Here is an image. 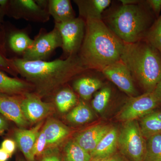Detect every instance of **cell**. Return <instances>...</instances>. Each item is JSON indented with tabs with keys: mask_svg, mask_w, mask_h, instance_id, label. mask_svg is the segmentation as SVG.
Masks as SVG:
<instances>
[{
	"mask_svg": "<svg viewBox=\"0 0 161 161\" xmlns=\"http://www.w3.org/2000/svg\"><path fill=\"white\" fill-rule=\"evenodd\" d=\"M12 59L18 74L31 84L35 94L40 98L49 95L72 78L87 70L77 54L51 61Z\"/></svg>",
	"mask_w": 161,
	"mask_h": 161,
	"instance_id": "cell-1",
	"label": "cell"
},
{
	"mask_svg": "<svg viewBox=\"0 0 161 161\" xmlns=\"http://www.w3.org/2000/svg\"><path fill=\"white\" fill-rule=\"evenodd\" d=\"M78 56L87 69L102 71L120 60L125 43L102 19H87Z\"/></svg>",
	"mask_w": 161,
	"mask_h": 161,
	"instance_id": "cell-2",
	"label": "cell"
},
{
	"mask_svg": "<svg viewBox=\"0 0 161 161\" xmlns=\"http://www.w3.org/2000/svg\"><path fill=\"white\" fill-rule=\"evenodd\" d=\"M120 60L145 93L152 92L161 80V54L146 40L125 43Z\"/></svg>",
	"mask_w": 161,
	"mask_h": 161,
	"instance_id": "cell-3",
	"label": "cell"
},
{
	"mask_svg": "<svg viewBox=\"0 0 161 161\" xmlns=\"http://www.w3.org/2000/svg\"><path fill=\"white\" fill-rule=\"evenodd\" d=\"M139 3L121 5L107 19V26L124 43H134L143 40L151 26L150 14Z\"/></svg>",
	"mask_w": 161,
	"mask_h": 161,
	"instance_id": "cell-4",
	"label": "cell"
},
{
	"mask_svg": "<svg viewBox=\"0 0 161 161\" xmlns=\"http://www.w3.org/2000/svg\"><path fill=\"white\" fill-rule=\"evenodd\" d=\"M118 147L122 155L128 161H143L146 140L137 120L124 123L119 132Z\"/></svg>",
	"mask_w": 161,
	"mask_h": 161,
	"instance_id": "cell-5",
	"label": "cell"
},
{
	"mask_svg": "<svg viewBox=\"0 0 161 161\" xmlns=\"http://www.w3.org/2000/svg\"><path fill=\"white\" fill-rule=\"evenodd\" d=\"M161 104L152 92L130 97L117 114L116 118L124 123L136 120L154 111Z\"/></svg>",
	"mask_w": 161,
	"mask_h": 161,
	"instance_id": "cell-6",
	"label": "cell"
},
{
	"mask_svg": "<svg viewBox=\"0 0 161 161\" xmlns=\"http://www.w3.org/2000/svg\"><path fill=\"white\" fill-rule=\"evenodd\" d=\"M61 36L54 27L49 32L43 31L33 40L30 47L24 52L22 59L28 61H45L58 47H62Z\"/></svg>",
	"mask_w": 161,
	"mask_h": 161,
	"instance_id": "cell-7",
	"label": "cell"
},
{
	"mask_svg": "<svg viewBox=\"0 0 161 161\" xmlns=\"http://www.w3.org/2000/svg\"><path fill=\"white\" fill-rule=\"evenodd\" d=\"M85 26V21L80 17L64 23H55L62 39L61 47L67 58L77 54L79 51L84 37Z\"/></svg>",
	"mask_w": 161,
	"mask_h": 161,
	"instance_id": "cell-8",
	"label": "cell"
},
{
	"mask_svg": "<svg viewBox=\"0 0 161 161\" xmlns=\"http://www.w3.org/2000/svg\"><path fill=\"white\" fill-rule=\"evenodd\" d=\"M6 15L15 19H23L42 23L47 22L50 16L47 9L41 7L36 1L33 0L9 1Z\"/></svg>",
	"mask_w": 161,
	"mask_h": 161,
	"instance_id": "cell-9",
	"label": "cell"
},
{
	"mask_svg": "<svg viewBox=\"0 0 161 161\" xmlns=\"http://www.w3.org/2000/svg\"><path fill=\"white\" fill-rule=\"evenodd\" d=\"M101 72L108 79L129 97L138 96L132 75L121 60L107 66Z\"/></svg>",
	"mask_w": 161,
	"mask_h": 161,
	"instance_id": "cell-10",
	"label": "cell"
},
{
	"mask_svg": "<svg viewBox=\"0 0 161 161\" xmlns=\"http://www.w3.org/2000/svg\"><path fill=\"white\" fill-rule=\"evenodd\" d=\"M21 107L25 118L28 122L36 123L51 113L53 105L44 102L33 93H26L21 98Z\"/></svg>",
	"mask_w": 161,
	"mask_h": 161,
	"instance_id": "cell-11",
	"label": "cell"
},
{
	"mask_svg": "<svg viewBox=\"0 0 161 161\" xmlns=\"http://www.w3.org/2000/svg\"><path fill=\"white\" fill-rule=\"evenodd\" d=\"M19 96L0 93V114L23 128L29 122L23 115L21 107L22 98Z\"/></svg>",
	"mask_w": 161,
	"mask_h": 161,
	"instance_id": "cell-12",
	"label": "cell"
},
{
	"mask_svg": "<svg viewBox=\"0 0 161 161\" xmlns=\"http://www.w3.org/2000/svg\"><path fill=\"white\" fill-rule=\"evenodd\" d=\"M111 127L108 125H95L80 132L74 140L87 152L91 153L93 151Z\"/></svg>",
	"mask_w": 161,
	"mask_h": 161,
	"instance_id": "cell-13",
	"label": "cell"
},
{
	"mask_svg": "<svg viewBox=\"0 0 161 161\" xmlns=\"http://www.w3.org/2000/svg\"><path fill=\"white\" fill-rule=\"evenodd\" d=\"M42 125V122H40L30 130L19 129L15 130V140L28 161H35L33 149Z\"/></svg>",
	"mask_w": 161,
	"mask_h": 161,
	"instance_id": "cell-14",
	"label": "cell"
},
{
	"mask_svg": "<svg viewBox=\"0 0 161 161\" xmlns=\"http://www.w3.org/2000/svg\"><path fill=\"white\" fill-rule=\"evenodd\" d=\"M32 85L22 79L11 78L0 70V93L14 96H23L33 89Z\"/></svg>",
	"mask_w": 161,
	"mask_h": 161,
	"instance_id": "cell-15",
	"label": "cell"
},
{
	"mask_svg": "<svg viewBox=\"0 0 161 161\" xmlns=\"http://www.w3.org/2000/svg\"><path fill=\"white\" fill-rule=\"evenodd\" d=\"M119 131L115 127H111L95 147L90 153L93 159L105 158L116 153L118 148Z\"/></svg>",
	"mask_w": 161,
	"mask_h": 161,
	"instance_id": "cell-16",
	"label": "cell"
},
{
	"mask_svg": "<svg viewBox=\"0 0 161 161\" xmlns=\"http://www.w3.org/2000/svg\"><path fill=\"white\" fill-rule=\"evenodd\" d=\"M79 9L80 17L102 19V14L111 4V0H77L74 1Z\"/></svg>",
	"mask_w": 161,
	"mask_h": 161,
	"instance_id": "cell-17",
	"label": "cell"
},
{
	"mask_svg": "<svg viewBox=\"0 0 161 161\" xmlns=\"http://www.w3.org/2000/svg\"><path fill=\"white\" fill-rule=\"evenodd\" d=\"M43 130L46 136L47 146H54L61 142L69 135V128L60 121L49 119Z\"/></svg>",
	"mask_w": 161,
	"mask_h": 161,
	"instance_id": "cell-18",
	"label": "cell"
},
{
	"mask_svg": "<svg viewBox=\"0 0 161 161\" xmlns=\"http://www.w3.org/2000/svg\"><path fill=\"white\" fill-rule=\"evenodd\" d=\"M47 10L54 19L55 23H60L75 19V12L69 0L48 1Z\"/></svg>",
	"mask_w": 161,
	"mask_h": 161,
	"instance_id": "cell-19",
	"label": "cell"
},
{
	"mask_svg": "<svg viewBox=\"0 0 161 161\" xmlns=\"http://www.w3.org/2000/svg\"><path fill=\"white\" fill-rule=\"evenodd\" d=\"M33 42V40L24 31L14 30L7 33L6 31V49L8 47L14 53L23 55Z\"/></svg>",
	"mask_w": 161,
	"mask_h": 161,
	"instance_id": "cell-20",
	"label": "cell"
},
{
	"mask_svg": "<svg viewBox=\"0 0 161 161\" xmlns=\"http://www.w3.org/2000/svg\"><path fill=\"white\" fill-rule=\"evenodd\" d=\"M103 84L98 78L91 77H83L75 80L73 84L74 90L81 98L88 100L92 95L102 88Z\"/></svg>",
	"mask_w": 161,
	"mask_h": 161,
	"instance_id": "cell-21",
	"label": "cell"
},
{
	"mask_svg": "<svg viewBox=\"0 0 161 161\" xmlns=\"http://www.w3.org/2000/svg\"><path fill=\"white\" fill-rule=\"evenodd\" d=\"M139 124L141 132L146 139L161 133V111H152L141 118Z\"/></svg>",
	"mask_w": 161,
	"mask_h": 161,
	"instance_id": "cell-22",
	"label": "cell"
},
{
	"mask_svg": "<svg viewBox=\"0 0 161 161\" xmlns=\"http://www.w3.org/2000/svg\"><path fill=\"white\" fill-rule=\"evenodd\" d=\"M64 161H91L92 157L74 139L69 141L63 149Z\"/></svg>",
	"mask_w": 161,
	"mask_h": 161,
	"instance_id": "cell-23",
	"label": "cell"
},
{
	"mask_svg": "<svg viewBox=\"0 0 161 161\" xmlns=\"http://www.w3.org/2000/svg\"><path fill=\"white\" fill-rule=\"evenodd\" d=\"M93 118L92 110L83 101H80L66 116L68 121L76 125L86 123Z\"/></svg>",
	"mask_w": 161,
	"mask_h": 161,
	"instance_id": "cell-24",
	"label": "cell"
},
{
	"mask_svg": "<svg viewBox=\"0 0 161 161\" xmlns=\"http://www.w3.org/2000/svg\"><path fill=\"white\" fill-rule=\"evenodd\" d=\"M55 102L59 112L64 113L75 106L78 99L76 94L72 90L64 88L57 92L55 95Z\"/></svg>",
	"mask_w": 161,
	"mask_h": 161,
	"instance_id": "cell-25",
	"label": "cell"
},
{
	"mask_svg": "<svg viewBox=\"0 0 161 161\" xmlns=\"http://www.w3.org/2000/svg\"><path fill=\"white\" fill-rule=\"evenodd\" d=\"M0 70L14 76L18 75L12 59L7 58L5 26L0 27Z\"/></svg>",
	"mask_w": 161,
	"mask_h": 161,
	"instance_id": "cell-26",
	"label": "cell"
},
{
	"mask_svg": "<svg viewBox=\"0 0 161 161\" xmlns=\"http://www.w3.org/2000/svg\"><path fill=\"white\" fill-rule=\"evenodd\" d=\"M143 161H161V133L146 140V148Z\"/></svg>",
	"mask_w": 161,
	"mask_h": 161,
	"instance_id": "cell-27",
	"label": "cell"
},
{
	"mask_svg": "<svg viewBox=\"0 0 161 161\" xmlns=\"http://www.w3.org/2000/svg\"><path fill=\"white\" fill-rule=\"evenodd\" d=\"M143 40L157 50L161 55V14L151 25Z\"/></svg>",
	"mask_w": 161,
	"mask_h": 161,
	"instance_id": "cell-28",
	"label": "cell"
},
{
	"mask_svg": "<svg viewBox=\"0 0 161 161\" xmlns=\"http://www.w3.org/2000/svg\"><path fill=\"white\" fill-rule=\"evenodd\" d=\"M112 95V90L108 86L102 88L95 94L92 101L93 108L96 112L102 113L107 108Z\"/></svg>",
	"mask_w": 161,
	"mask_h": 161,
	"instance_id": "cell-29",
	"label": "cell"
},
{
	"mask_svg": "<svg viewBox=\"0 0 161 161\" xmlns=\"http://www.w3.org/2000/svg\"><path fill=\"white\" fill-rule=\"evenodd\" d=\"M47 146L46 136L42 130L38 134L33 149V154L35 157L43 154Z\"/></svg>",
	"mask_w": 161,
	"mask_h": 161,
	"instance_id": "cell-30",
	"label": "cell"
},
{
	"mask_svg": "<svg viewBox=\"0 0 161 161\" xmlns=\"http://www.w3.org/2000/svg\"><path fill=\"white\" fill-rule=\"evenodd\" d=\"M1 148L11 156L15 151L16 144L15 142L11 139H6L2 142Z\"/></svg>",
	"mask_w": 161,
	"mask_h": 161,
	"instance_id": "cell-31",
	"label": "cell"
},
{
	"mask_svg": "<svg viewBox=\"0 0 161 161\" xmlns=\"http://www.w3.org/2000/svg\"><path fill=\"white\" fill-rule=\"evenodd\" d=\"M146 3L158 18L161 11V0H148Z\"/></svg>",
	"mask_w": 161,
	"mask_h": 161,
	"instance_id": "cell-32",
	"label": "cell"
},
{
	"mask_svg": "<svg viewBox=\"0 0 161 161\" xmlns=\"http://www.w3.org/2000/svg\"><path fill=\"white\" fill-rule=\"evenodd\" d=\"M91 161H129L122 154L115 153L113 155L105 158L93 159Z\"/></svg>",
	"mask_w": 161,
	"mask_h": 161,
	"instance_id": "cell-33",
	"label": "cell"
},
{
	"mask_svg": "<svg viewBox=\"0 0 161 161\" xmlns=\"http://www.w3.org/2000/svg\"><path fill=\"white\" fill-rule=\"evenodd\" d=\"M40 161H62L57 153H48L45 155Z\"/></svg>",
	"mask_w": 161,
	"mask_h": 161,
	"instance_id": "cell-34",
	"label": "cell"
},
{
	"mask_svg": "<svg viewBox=\"0 0 161 161\" xmlns=\"http://www.w3.org/2000/svg\"><path fill=\"white\" fill-rule=\"evenodd\" d=\"M8 127L9 125L6 118L0 115V135L7 130Z\"/></svg>",
	"mask_w": 161,
	"mask_h": 161,
	"instance_id": "cell-35",
	"label": "cell"
},
{
	"mask_svg": "<svg viewBox=\"0 0 161 161\" xmlns=\"http://www.w3.org/2000/svg\"><path fill=\"white\" fill-rule=\"evenodd\" d=\"M152 92L161 103V80Z\"/></svg>",
	"mask_w": 161,
	"mask_h": 161,
	"instance_id": "cell-36",
	"label": "cell"
},
{
	"mask_svg": "<svg viewBox=\"0 0 161 161\" xmlns=\"http://www.w3.org/2000/svg\"><path fill=\"white\" fill-rule=\"evenodd\" d=\"M10 157L6 151L0 148V161H7Z\"/></svg>",
	"mask_w": 161,
	"mask_h": 161,
	"instance_id": "cell-37",
	"label": "cell"
},
{
	"mask_svg": "<svg viewBox=\"0 0 161 161\" xmlns=\"http://www.w3.org/2000/svg\"><path fill=\"white\" fill-rule=\"evenodd\" d=\"M122 5H130L137 4L140 3L139 1L137 0H121Z\"/></svg>",
	"mask_w": 161,
	"mask_h": 161,
	"instance_id": "cell-38",
	"label": "cell"
},
{
	"mask_svg": "<svg viewBox=\"0 0 161 161\" xmlns=\"http://www.w3.org/2000/svg\"><path fill=\"white\" fill-rule=\"evenodd\" d=\"M6 15V9H3L0 7V27L4 26L3 25V18Z\"/></svg>",
	"mask_w": 161,
	"mask_h": 161,
	"instance_id": "cell-39",
	"label": "cell"
},
{
	"mask_svg": "<svg viewBox=\"0 0 161 161\" xmlns=\"http://www.w3.org/2000/svg\"><path fill=\"white\" fill-rule=\"evenodd\" d=\"M9 1L8 0H0V7L5 9H7L9 5Z\"/></svg>",
	"mask_w": 161,
	"mask_h": 161,
	"instance_id": "cell-40",
	"label": "cell"
},
{
	"mask_svg": "<svg viewBox=\"0 0 161 161\" xmlns=\"http://www.w3.org/2000/svg\"><path fill=\"white\" fill-rule=\"evenodd\" d=\"M19 161H24L23 160L21 159V160H19Z\"/></svg>",
	"mask_w": 161,
	"mask_h": 161,
	"instance_id": "cell-41",
	"label": "cell"
},
{
	"mask_svg": "<svg viewBox=\"0 0 161 161\" xmlns=\"http://www.w3.org/2000/svg\"></svg>",
	"mask_w": 161,
	"mask_h": 161,
	"instance_id": "cell-42",
	"label": "cell"
}]
</instances>
